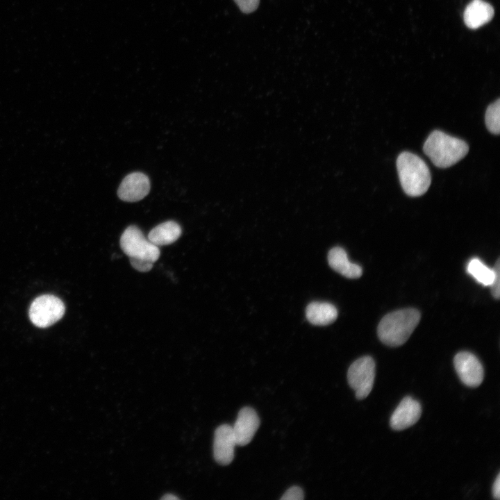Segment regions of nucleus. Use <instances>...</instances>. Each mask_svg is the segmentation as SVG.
<instances>
[{
	"instance_id": "obj_8",
	"label": "nucleus",
	"mask_w": 500,
	"mask_h": 500,
	"mask_svg": "<svg viewBox=\"0 0 500 500\" xmlns=\"http://www.w3.org/2000/svg\"><path fill=\"white\" fill-rule=\"evenodd\" d=\"M237 445L233 428L228 424L218 426L214 434L213 456L222 465H229L234 458V449Z\"/></svg>"
},
{
	"instance_id": "obj_5",
	"label": "nucleus",
	"mask_w": 500,
	"mask_h": 500,
	"mask_svg": "<svg viewBox=\"0 0 500 500\" xmlns=\"http://www.w3.org/2000/svg\"><path fill=\"white\" fill-rule=\"evenodd\" d=\"M65 308L57 297L44 294L36 298L29 308L31 322L39 328H47L62 318Z\"/></svg>"
},
{
	"instance_id": "obj_18",
	"label": "nucleus",
	"mask_w": 500,
	"mask_h": 500,
	"mask_svg": "<svg viewBox=\"0 0 500 500\" xmlns=\"http://www.w3.org/2000/svg\"><path fill=\"white\" fill-rule=\"evenodd\" d=\"M494 275L491 285V292L494 298L498 299L500 297V261L498 258L494 267Z\"/></svg>"
},
{
	"instance_id": "obj_17",
	"label": "nucleus",
	"mask_w": 500,
	"mask_h": 500,
	"mask_svg": "<svg viewBox=\"0 0 500 500\" xmlns=\"http://www.w3.org/2000/svg\"><path fill=\"white\" fill-rule=\"evenodd\" d=\"M485 125L488 131L498 135L500 131V99L488 106L485 115Z\"/></svg>"
},
{
	"instance_id": "obj_3",
	"label": "nucleus",
	"mask_w": 500,
	"mask_h": 500,
	"mask_svg": "<svg viewBox=\"0 0 500 500\" xmlns=\"http://www.w3.org/2000/svg\"><path fill=\"white\" fill-rule=\"evenodd\" d=\"M401 185L406 194L419 197L428 189L431 176L426 162L418 156L404 151L397 159Z\"/></svg>"
},
{
	"instance_id": "obj_20",
	"label": "nucleus",
	"mask_w": 500,
	"mask_h": 500,
	"mask_svg": "<svg viewBox=\"0 0 500 500\" xmlns=\"http://www.w3.org/2000/svg\"><path fill=\"white\" fill-rule=\"evenodd\" d=\"M242 12L251 13L256 10L260 0H234Z\"/></svg>"
},
{
	"instance_id": "obj_10",
	"label": "nucleus",
	"mask_w": 500,
	"mask_h": 500,
	"mask_svg": "<svg viewBox=\"0 0 500 500\" xmlns=\"http://www.w3.org/2000/svg\"><path fill=\"white\" fill-rule=\"evenodd\" d=\"M420 403L411 397H404L391 415L390 424L395 431H402L414 425L420 418Z\"/></svg>"
},
{
	"instance_id": "obj_14",
	"label": "nucleus",
	"mask_w": 500,
	"mask_h": 500,
	"mask_svg": "<svg viewBox=\"0 0 500 500\" xmlns=\"http://www.w3.org/2000/svg\"><path fill=\"white\" fill-rule=\"evenodd\" d=\"M306 315L311 324L325 326L331 324L336 319L338 310L331 303L314 301L306 307Z\"/></svg>"
},
{
	"instance_id": "obj_12",
	"label": "nucleus",
	"mask_w": 500,
	"mask_h": 500,
	"mask_svg": "<svg viewBox=\"0 0 500 500\" xmlns=\"http://www.w3.org/2000/svg\"><path fill=\"white\" fill-rule=\"evenodd\" d=\"M494 16V8L483 0H472L465 8L463 19L471 29H476L488 23Z\"/></svg>"
},
{
	"instance_id": "obj_22",
	"label": "nucleus",
	"mask_w": 500,
	"mask_h": 500,
	"mask_svg": "<svg viewBox=\"0 0 500 500\" xmlns=\"http://www.w3.org/2000/svg\"><path fill=\"white\" fill-rule=\"evenodd\" d=\"M492 495L496 499H500V474H498L492 485Z\"/></svg>"
},
{
	"instance_id": "obj_19",
	"label": "nucleus",
	"mask_w": 500,
	"mask_h": 500,
	"mask_svg": "<svg viewBox=\"0 0 500 500\" xmlns=\"http://www.w3.org/2000/svg\"><path fill=\"white\" fill-rule=\"evenodd\" d=\"M303 491L298 486L290 488L281 497V500H303Z\"/></svg>"
},
{
	"instance_id": "obj_23",
	"label": "nucleus",
	"mask_w": 500,
	"mask_h": 500,
	"mask_svg": "<svg viewBox=\"0 0 500 500\" xmlns=\"http://www.w3.org/2000/svg\"><path fill=\"white\" fill-rule=\"evenodd\" d=\"M178 499L179 498L178 497L175 496L174 494H165L162 497H161V499H163V500H175V499Z\"/></svg>"
},
{
	"instance_id": "obj_15",
	"label": "nucleus",
	"mask_w": 500,
	"mask_h": 500,
	"mask_svg": "<svg viewBox=\"0 0 500 500\" xmlns=\"http://www.w3.org/2000/svg\"><path fill=\"white\" fill-rule=\"evenodd\" d=\"M182 233L180 225L174 221H167L154 227L149 233L148 239L153 244L165 246L176 242Z\"/></svg>"
},
{
	"instance_id": "obj_9",
	"label": "nucleus",
	"mask_w": 500,
	"mask_h": 500,
	"mask_svg": "<svg viewBox=\"0 0 500 500\" xmlns=\"http://www.w3.org/2000/svg\"><path fill=\"white\" fill-rule=\"evenodd\" d=\"M259 426L260 419L256 410L248 406L242 408L232 426L237 445L244 446L249 444Z\"/></svg>"
},
{
	"instance_id": "obj_16",
	"label": "nucleus",
	"mask_w": 500,
	"mask_h": 500,
	"mask_svg": "<svg viewBox=\"0 0 500 500\" xmlns=\"http://www.w3.org/2000/svg\"><path fill=\"white\" fill-rule=\"evenodd\" d=\"M467 272L484 286H490L494 278L493 268H489L478 258L472 259L467 267Z\"/></svg>"
},
{
	"instance_id": "obj_6",
	"label": "nucleus",
	"mask_w": 500,
	"mask_h": 500,
	"mask_svg": "<svg viewBox=\"0 0 500 500\" xmlns=\"http://www.w3.org/2000/svg\"><path fill=\"white\" fill-rule=\"evenodd\" d=\"M375 378V362L368 356L354 361L347 372V381L358 399L366 398L371 392Z\"/></svg>"
},
{
	"instance_id": "obj_13",
	"label": "nucleus",
	"mask_w": 500,
	"mask_h": 500,
	"mask_svg": "<svg viewBox=\"0 0 500 500\" xmlns=\"http://www.w3.org/2000/svg\"><path fill=\"white\" fill-rule=\"evenodd\" d=\"M328 262L333 270L348 278H357L362 275V268L351 262L345 250L341 247H335L329 251Z\"/></svg>"
},
{
	"instance_id": "obj_4",
	"label": "nucleus",
	"mask_w": 500,
	"mask_h": 500,
	"mask_svg": "<svg viewBox=\"0 0 500 500\" xmlns=\"http://www.w3.org/2000/svg\"><path fill=\"white\" fill-rule=\"evenodd\" d=\"M120 247L129 258L147 260L153 263L160 254L158 247L146 238L141 230L135 226H130L123 232L120 238Z\"/></svg>"
},
{
	"instance_id": "obj_1",
	"label": "nucleus",
	"mask_w": 500,
	"mask_h": 500,
	"mask_svg": "<svg viewBox=\"0 0 500 500\" xmlns=\"http://www.w3.org/2000/svg\"><path fill=\"white\" fill-rule=\"evenodd\" d=\"M419 320L420 313L414 308L392 312L381 320L377 328L378 336L388 346H401L410 338Z\"/></svg>"
},
{
	"instance_id": "obj_21",
	"label": "nucleus",
	"mask_w": 500,
	"mask_h": 500,
	"mask_svg": "<svg viewBox=\"0 0 500 500\" xmlns=\"http://www.w3.org/2000/svg\"><path fill=\"white\" fill-rule=\"evenodd\" d=\"M132 267L141 272H147L152 269L153 262L149 260L130 258Z\"/></svg>"
},
{
	"instance_id": "obj_7",
	"label": "nucleus",
	"mask_w": 500,
	"mask_h": 500,
	"mask_svg": "<svg viewBox=\"0 0 500 500\" xmlns=\"http://www.w3.org/2000/svg\"><path fill=\"white\" fill-rule=\"evenodd\" d=\"M453 365L460 381L467 386L476 388L483 380V367L473 353L468 351L458 353L453 358Z\"/></svg>"
},
{
	"instance_id": "obj_11",
	"label": "nucleus",
	"mask_w": 500,
	"mask_h": 500,
	"mask_svg": "<svg viewBox=\"0 0 500 500\" xmlns=\"http://www.w3.org/2000/svg\"><path fill=\"white\" fill-rule=\"evenodd\" d=\"M149 190L150 181L148 176L141 172H133L123 179L117 194L124 201L135 202L146 197Z\"/></svg>"
},
{
	"instance_id": "obj_2",
	"label": "nucleus",
	"mask_w": 500,
	"mask_h": 500,
	"mask_svg": "<svg viewBox=\"0 0 500 500\" xmlns=\"http://www.w3.org/2000/svg\"><path fill=\"white\" fill-rule=\"evenodd\" d=\"M423 150L436 167L447 168L462 159L469 151V146L462 140L435 130L425 141Z\"/></svg>"
}]
</instances>
